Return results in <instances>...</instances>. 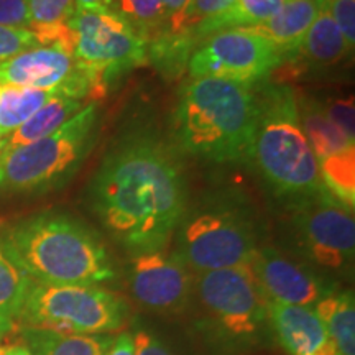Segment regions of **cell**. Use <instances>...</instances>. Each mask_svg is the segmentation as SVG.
<instances>
[{"instance_id":"6da1fadb","label":"cell","mask_w":355,"mask_h":355,"mask_svg":"<svg viewBox=\"0 0 355 355\" xmlns=\"http://www.w3.org/2000/svg\"><path fill=\"white\" fill-rule=\"evenodd\" d=\"M87 194L102 227L128 255L166 248L188 207L175 157L141 133L110 150Z\"/></svg>"},{"instance_id":"7a4b0ae2","label":"cell","mask_w":355,"mask_h":355,"mask_svg":"<svg viewBox=\"0 0 355 355\" xmlns=\"http://www.w3.org/2000/svg\"><path fill=\"white\" fill-rule=\"evenodd\" d=\"M0 241L33 282L101 286L117 278L114 257L99 234L64 212L25 217Z\"/></svg>"},{"instance_id":"3957f363","label":"cell","mask_w":355,"mask_h":355,"mask_svg":"<svg viewBox=\"0 0 355 355\" xmlns=\"http://www.w3.org/2000/svg\"><path fill=\"white\" fill-rule=\"evenodd\" d=\"M188 311L191 332L207 355H247L275 340L268 300L248 265L198 273Z\"/></svg>"},{"instance_id":"277c9868","label":"cell","mask_w":355,"mask_h":355,"mask_svg":"<svg viewBox=\"0 0 355 355\" xmlns=\"http://www.w3.org/2000/svg\"><path fill=\"white\" fill-rule=\"evenodd\" d=\"M255 117L254 86L222 78H191L175 110L178 144L189 155L211 162L247 159Z\"/></svg>"},{"instance_id":"5b68a950","label":"cell","mask_w":355,"mask_h":355,"mask_svg":"<svg viewBox=\"0 0 355 355\" xmlns=\"http://www.w3.org/2000/svg\"><path fill=\"white\" fill-rule=\"evenodd\" d=\"M247 159L275 196L295 204L326 189L318 158L306 140L296 96L288 86H270L257 96V117Z\"/></svg>"},{"instance_id":"8992f818","label":"cell","mask_w":355,"mask_h":355,"mask_svg":"<svg viewBox=\"0 0 355 355\" xmlns=\"http://www.w3.org/2000/svg\"><path fill=\"white\" fill-rule=\"evenodd\" d=\"M175 237L173 252L194 275L248 265L260 247L254 212L230 194H212L186 207Z\"/></svg>"},{"instance_id":"52a82bcc","label":"cell","mask_w":355,"mask_h":355,"mask_svg":"<svg viewBox=\"0 0 355 355\" xmlns=\"http://www.w3.org/2000/svg\"><path fill=\"white\" fill-rule=\"evenodd\" d=\"M99 105L86 104L51 135L0 155V193L46 194L68 184L91 153Z\"/></svg>"},{"instance_id":"ba28073f","label":"cell","mask_w":355,"mask_h":355,"mask_svg":"<svg viewBox=\"0 0 355 355\" xmlns=\"http://www.w3.org/2000/svg\"><path fill=\"white\" fill-rule=\"evenodd\" d=\"M128 318L127 301L105 288L38 282H33L19 316L25 327L84 336L121 332Z\"/></svg>"},{"instance_id":"9c48e42d","label":"cell","mask_w":355,"mask_h":355,"mask_svg":"<svg viewBox=\"0 0 355 355\" xmlns=\"http://www.w3.org/2000/svg\"><path fill=\"white\" fill-rule=\"evenodd\" d=\"M73 55L97 101L123 74L145 63L146 43L112 10H74L69 21Z\"/></svg>"},{"instance_id":"30bf717a","label":"cell","mask_w":355,"mask_h":355,"mask_svg":"<svg viewBox=\"0 0 355 355\" xmlns=\"http://www.w3.org/2000/svg\"><path fill=\"white\" fill-rule=\"evenodd\" d=\"M291 252L319 272L336 275L352 272L355 257L354 211L327 193L291 204L290 216Z\"/></svg>"},{"instance_id":"8fae6325","label":"cell","mask_w":355,"mask_h":355,"mask_svg":"<svg viewBox=\"0 0 355 355\" xmlns=\"http://www.w3.org/2000/svg\"><path fill=\"white\" fill-rule=\"evenodd\" d=\"M285 60L282 50L260 35L232 28L207 37L188 61L191 78H222L254 86Z\"/></svg>"},{"instance_id":"7c38bea8","label":"cell","mask_w":355,"mask_h":355,"mask_svg":"<svg viewBox=\"0 0 355 355\" xmlns=\"http://www.w3.org/2000/svg\"><path fill=\"white\" fill-rule=\"evenodd\" d=\"M125 277L133 301L148 313L176 318L188 311L196 275L175 252L163 248L130 255Z\"/></svg>"},{"instance_id":"4fadbf2b","label":"cell","mask_w":355,"mask_h":355,"mask_svg":"<svg viewBox=\"0 0 355 355\" xmlns=\"http://www.w3.org/2000/svg\"><path fill=\"white\" fill-rule=\"evenodd\" d=\"M248 268L272 303L314 308L318 301L339 290L336 278L272 245H260Z\"/></svg>"},{"instance_id":"5bb4252c","label":"cell","mask_w":355,"mask_h":355,"mask_svg":"<svg viewBox=\"0 0 355 355\" xmlns=\"http://www.w3.org/2000/svg\"><path fill=\"white\" fill-rule=\"evenodd\" d=\"M0 84L44 89H60L69 97L86 101L91 83L79 68L73 51L63 44H40L12 56L0 64Z\"/></svg>"},{"instance_id":"9a60e30c","label":"cell","mask_w":355,"mask_h":355,"mask_svg":"<svg viewBox=\"0 0 355 355\" xmlns=\"http://www.w3.org/2000/svg\"><path fill=\"white\" fill-rule=\"evenodd\" d=\"M268 318L275 340L288 355H340L313 308L268 301Z\"/></svg>"},{"instance_id":"2e32d148","label":"cell","mask_w":355,"mask_h":355,"mask_svg":"<svg viewBox=\"0 0 355 355\" xmlns=\"http://www.w3.org/2000/svg\"><path fill=\"white\" fill-rule=\"evenodd\" d=\"M321 0H286L272 19L245 30L270 40L285 56L295 55L316 20Z\"/></svg>"},{"instance_id":"e0dca14e","label":"cell","mask_w":355,"mask_h":355,"mask_svg":"<svg viewBox=\"0 0 355 355\" xmlns=\"http://www.w3.org/2000/svg\"><path fill=\"white\" fill-rule=\"evenodd\" d=\"M84 105H86V101L76 99V97H53L48 104H44L42 109L37 110L28 121L21 123L17 130L8 133L6 140H2V155L51 135L58 128L63 127L69 119H73Z\"/></svg>"},{"instance_id":"ac0fdd59","label":"cell","mask_w":355,"mask_h":355,"mask_svg":"<svg viewBox=\"0 0 355 355\" xmlns=\"http://www.w3.org/2000/svg\"><path fill=\"white\" fill-rule=\"evenodd\" d=\"M21 337L32 355H105L114 340L112 334H66L33 327H24Z\"/></svg>"},{"instance_id":"d6986e66","label":"cell","mask_w":355,"mask_h":355,"mask_svg":"<svg viewBox=\"0 0 355 355\" xmlns=\"http://www.w3.org/2000/svg\"><path fill=\"white\" fill-rule=\"evenodd\" d=\"M30 26L40 44H63L73 51L69 21L76 10L74 0H26Z\"/></svg>"},{"instance_id":"ffe728a7","label":"cell","mask_w":355,"mask_h":355,"mask_svg":"<svg viewBox=\"0 0 355 355\" xmlns=\"http://www.w3.org/2000/svg\"><path fill=\"white\" fill-rule=\"evenodd\" d=\"M301 128L318 162L321 158L354 148L355 141L349 140L343 132L329 121L322 104L313 99H296Z\"/></svg>"},{"instance_id":"44dd1931","label":"cell","mask_w":355,"mask_h":355,"mask_svg":"<svg viewBox=\"0 0 355 355\" xmlns=\"http://www.w3.org/2000/svg\"><path fill=\"white\" fill-rule=\"evenodd\" d=\"M340 355H355V300L352 290H337L314 304Z\"/></svg>"},{"instance_id":"7402d4cb","label":"cell","mask_w":355,"mask_h":355,"mask_svg":"<svg viewBox=\"0 0 355 355\" xmlns=\"http://www.w3.org/2000/svg\"><path fill=\"white\" fill-rule=\"evenodd\" d=\"M311 64L316 66H334L349 55V46L345 43L343 33L339 32L329 12L322 7L319 8L316 20L301 43L300 50Z\"/></svg>"},{"instance_id":"603a6c76","label":"cell","mask_w":355,"mask_h":355,"mask_svg":"<svg viewBox=\"0 0 355 355\" xmlns=\"http://www.w3.org/2000/svg\"><path fill=\"white\" fill-rule=\"evenodd\" d=\"M285 2L286 0H235L227 12L198 25L191 37L193 40H202L224 30L261 25L272 19Z\"/></svg>"},{"instance_id":"cb8c5ba5","label":"cell","mask_w":355,"mask_h":355,"mask_svg":"<svg viewBox=\"0 0 355 355\" xmlns=\"http://www.w3.org/2000/svg\"><path fill=\"white\" fill-rule=\"evenodd\" d=\"M56 96L68 94L60 89L44 91V89L0 84V133L8 135L17 130L21 123H25L37 110Z\"/></svg>"},{"instance_id":"d4e9b609","label":"cell","mask_w":355,"mask_h":355,"mask_svg":"<svg viewBox=\"0 0 355 355\" xmlns=\"http://www.w3.org/2000/svg\"><path fill=\"white\" fill-rule=\"evenodd\" d=\"M32 285V277L0 241V314L10 319L19 318Z\"/></svg>"},{"instance_id":"484cf974","label":"cell","mask_w":355,"mask_h":355,"mask_svg":"<svg viewBox=\"0 0 355 355\" xmlns=\"http://www.w3.org/2000/svg\"><path fill=\"white\" fill-rule=\"evenodd\" d=\"M112 12L122 17L146 44L168 32L162 0H114Z\"/></svg>"},{"instance_id":"4316f807","label":"cell","mask_w":355,"mask_h":355,"mask_svg":"<svg viewBox=\"0 0 355 355\" xmlns=\"http://www.w3.org/2000/svg\"><path fill=\"white\" fill-rule=\"evenodd\" d=\"M324 188L337 201L354 211L355 206V148L319 159Z\"/></svg>"},{"instance_id":"83f0119b","label":"cell","mask_w":355,"mask_h":355,"mask_svg":"<svg viewBox=\"0 0 355 355\" xmlns=\"http://www.w3.org/2000/svg\"><path fill=\"white\" fill-rule=\"evenodd\" d=\"M321 3L329 12L349 50L352 51L355 44V0H321Z\"/></svg>"},{"instance_id":"f1b7e54d","label":"cell","mask_w":355,"mask_h":355,"mask_svg":"<svg viewBox=\"0 0 355 355\" xmlns=\"http://www.w3.org/2000/svg\"><path fill=\"white\" fill-rule=\"evenodd\" d=\"M234 2L235 0H191L184 17V33L191 35L198 25L227 12Z\"/></svg>"},{"instance_id":"f546056e","label":"cell","mask_w":355,"mask_h":355,"mask_svg":"<svg viewBox=\"0 0 355 355\" xmlns=\"http://www.w3.org/2000/svg\"><path fill=\"white\" fill-rule=\"evenodd\" d=\"M35 46H40V43L30 30L0 26V64L10 60L12 56Z\"/></svg>"},{"instance_id":"4dcf8cb0","label":"cell","mask_w":355,"mask_h":355,"mask_svg":"<svg viewBox=\"0 0 355 355\" xmlns=\"http://www.w3.org/2000/svg\"><path fill=\"white\" fill-rule=\"evenodd\" d=\"M130 332L135 345V355H176L171 345L152 327L135 322Z\"/></svg>"},{"instance_id":"1f68e13d","label":"cell","mask_w":355,"mask_h":355,"mask_svg":"<svg viewBox=\"0 0 355 355\" xmlns=\"http://www.w3.org/2000/svg\"><path fill=\"white\" fill-rule=\"evenodd\" d=\"M329 121L347 137L349 140L355 141V115H354V101L352 99H334L327 104H322Z\"/></svg>"},{"instance_id":"d6a6232c","label":"cell","mask_w":355,"mask_h":355,"mask_svg":"<svg viewBox=\"0 0 355 355\" xmlns=\"http://www.w3.org/2000/svg\"><path fill=\"white\" fill-rule=\"evenodd\" d=\"M0 26L28 30L30 19L26 0H0Z\"/></svg>"},{"instance_id":"836d02e7","label":"cell","mask_w":355,"mask_h":355,"mask_svg":"<svg viewBox=\"0 0 355 355\" xmlns=\"http://www.w3.org/2000/svg\"><path fill=\"white\" fill-rule=\"evenodd\" d=\"M191 0H162L168 21V33H184V17L188 12ZM189 35V33H188Z\"/></svg>"},{"instance_id":"e575fe53","label":"cell","mask_w":355,"mask_h":355,"mask_svg":"<svg viewBox=\"0 0 355 355\" xmlns=\"http://www.w3.org/2000/svg\"><path fill=\"white\" fill-rule=\"evenodd\" d=\"M105 355H135V345L130 331H121L114 336L112 344Z\"/></svg>"},{"instance_id":"d590c367","label":"cell","mask_w":355,"mask_h":355,"mask_svg":"<svg viewBox=\"0 0 355 355\" xmlns=\"http://www.w3.org/2000/svg\"><path fill=\"white\" fill-rule=\"evenodd\" d=\"M114 0H74L78 10H112Z\"/></svg>"},{"instance_id":"8d00e7d4","label":"cell","mask_w":355,"mask_h":355,"mask_svg":"<svg viewBox=\"0 0 355 355\" xmlns=\"http://www.w3.org/2000/svg\"><path fill=\"white\" fill-rule=\"evenodd\" d=\"M0 355H32L25 344L8 345L6 349H0Z\"/></svg>"},{"instance_id":"74e56055","label":"cell","mask_w":355,"mask_h":355,"mask_svg":"<svg viewBox=\"0 0 355 355\" xmlns=\"http://www.w3.org/2000/svg\"><path fill=\"white\" fill-rule=\"evenodd\" d=\"M13 327H15V322H13V319L3 316V314H0V340L3 339V337H7L10 332L13 331Z\"/></svg>"},{"instance_id":"f35d334b","label":"cell","mask_w":355,"mask_h":355,"mask_svg":"<svg viewBox=\"0 0 355 355\" xmlns=\"http://www.w3.org/2000/svg\"><path fill=\"white\" fill-rule=\"evenodd\" d=\"M0 155H2V133H0Z\"/></svg>"}]
</instances>
